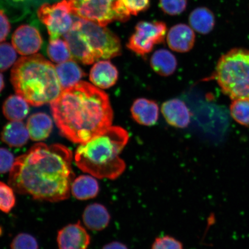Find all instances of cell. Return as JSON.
<instances>
[{
	"label": "cell",
	"instance_id": "cell-10",
	"mask_svg": "<svg viewBox=\"0 0 249 249\" xmlns=\"http://www.w3.org/2000/svg\"><path fill=\"white\" fill-rule=\"evenodd\" d=\"M12 43L16 51L22 55H30L38 52L42 45L39 31L29 25H22L12 35Z\"/></svg>",
	"mask_w": 249,
	"mask_h": 249
},
{
	"label": "cell",
	"instance_id": "cell-2",
	"mask_svg": "<svg viewBox=\"0 0 249 249\" xmlns=\"http://www.w3.org/2000/svg\"><path fill=\"white\" fill-rule=\"evenodd\" d=\"M51 109L61 135L81 144L107 131L113 121L108 95L83 81L62 90Z\"/></svg>",
	"mask_w": 249,
	"mask_h": 249
},
{
	"label": "cell",
	"instance_id": "cell-9",
	"mask_svg": "<svg viewBox=\"0 0 249 249\" xmlns=\"http://www.w3.org/2000/svg\"><path fill=\"white\" fill-rule=\"evenodd\" d=\"M167 27L161 21H141L136 26L127 47L136 54L145 55L150 53L155 45L164 41Z\"/></svg>",
	"mask_w": 249,
	"mask_h": 249
},
{
	"label": "cell",
	"instance_id": "cell-24",
	"mask_svg": "<svg viewBox=\"0 0 249 249\" xmlns=\"http://www.w3.org/2000/svg\"><path fill=\"white\" fill-rule=\"evenodd\" d=\"M3 113L8 120L20 121L29 114V106L27 102L18 95H13L6 99L2 107Z\"/></svg>",
	"mask_w": 249,
	"mask_h": 249
},
{
	"label": "cell",
	"instance_id": "cell-7",
	"mask_svg": "<svg viewBox=\"0 0 249 249\" xmlns=\"http://www.w3.org/2000/svg\"><path fill=\"white\" fill-rule=\"evenodd\" d=\"M73 24L82 31L96 60H107L120 55L121 42L116 34L105 26L77 18Z\"/></svg>",
	"mask_w": 249,
	"mask_h": 249
},
{
	"label": "cell",
	"instance_id": "cell-36",
	"mask_svg": "<svg viewBox=\"0 0 249 249\" xmlns=\"http://www.w3.org/2000/svg\"><path fill=\"white\" fill-rule=\"evenodd\" d=\"M5 86L4 77H3L2 74L0 73V92L2 91V89H4Z\"/></svg>",
	"mask_w": 249,
	"mask_h": 249
},
{
	"label": "cell",
	"instance_id": "cell-26",
	"mask_svg": "<svg viewBox=\"0 0 249 249\" xmlns=\"http://www.w3.org/2000/svg\"><path fill=\"white\" fill-rule=\"evenodd\" d=\"M230 113L236 122L249 126V99L233 100L230 106Z\"/></svg>",
	"mask_w": 249,
	"mask_h": 249
},
{
	"label": "cell",
	"instance_id": "cell-20",
	"mask_svg": "<svg viewBox=\"0 0 249 249\" xmlns=\"http://www.w3.org/2000/svg\"><path fill=\"white\" fill-rule=\"evenodd\" d=\"M72 60L58 64L55 67L62 90L76 85L82 77L86 76L82 68Z\"/></svg>",
	"mask_w": 249,
	"mask_h": 249
},
{
	"label": "cell",
	"instance_id": "cell-28",
	"mask_svg": "<svg viewBox=\"0 0 249 249\" xmlns=\"http://www.w3.org/2000/svg\"><path fill=\"white\" fill-rule=\"evenodd\" d=\"M14 191L10 185L0 181V210L4 213H9L15 206Z\"/></svg>",
	"mask_w": 249,
	"mask_h": 249
},
{
	"label": "cell",
	"instance_id": "cell-37",
	"mask_svg": "<svg viewBox=\"0 0 249 249\" xmlns=\"http://www.w3.org/2000/svg\"><path fill=\"white\" fill-rule=\"evenodd\" d=\"M15 1H18V2H23L24 1H27V0H14Z\"/></svg>",
	"mask_w": 249,
	"mask_h": 249
},
{
	"label": "cell",
	"instance_id": "cell-6",
	"mask_svg": "<svg viewBox=\"0 0 249 249\" xmlns=\"http://www.w3.org/2000/svg\"><path fill=\"white\" fill-rule=\"evenodd\" d=\"M74 17L107 26L114 21H126L130 14L120 0H64Z\"/></svg>",
	"mask_w": 249,
	"mask_h": 249
},
{
	"label": "cell",
	"instance_id": "cell-19",
	"mask_svg": "<svg viewBox=\"0 0 249 249\" xmlns=\"http://www.w3.org/2000/svg\"><path fill=\"white\" fill-rule=\"evenodd\" d=\"M83 219L87 228L93 231H101L108 226L110 216L107 208L101 204L95 203L86 208Z\"/></svg>",
	"mask_w": 249,
	"mask_h": 249
},
{
	"label": "cell",
	"instance_id": "cell-15",
	"mask_svg": "<svg viewBox=\"0 0 249 249\" xmlns=\"http://www.w3.org/2000/svg\"><path fill=\"white\" fill-rule=\"evenodd\" d=\"M118 79V70L109 61L96 62L90 71V80L96 87L102 89L110 88L117 83Z\"/></svg>",
	"mask_w": 249,
	"mask_h": 249
},
{
	"label": "cell",
	"instance_id": "cell-13",
	"mask_svg": "<svg viewBox=\"0 0 249 249\" xmlns=\"http://www.w3.org/2000/svg\"><path fill=\"white\" fill-rule=\"evenodd\" d=\"M195 34L191 27L184 24H178L171 28L167 36L170 48L179 53L188 52L195 42Z\"/></svg>",
	"mask_w": 249,
	"mask_h": 249
},
{
	"label": "cell",
	"instance_id": "cell-18",
	"mask_svg": "<svg viewBox=\"0 0 249 249\" xmlns=\"http://www.w3.org/2000/svg\"><path fill=\"white\" fill-rule=\"evenodd\" d=\"M30 138L27 126L21 121H11L3 128L1 134L2 141L11 147H23Z\"/></svg>",
	"mask_w": 249,
	"mask_h": 249
},
{
	"label": "cell",
	"instance_id": "cell-29",
	"mask_svg": "<svg viewBox=\"0 0 249 249\" xmlns=\"http://www.w3.org/2000/svg\"><path fill=\"white\" fill-rule=\"evenodd\" d=\"M11 249H38V242L34 236L28 233H20L14 239Z\"/></svg>",
	"mask_w": 249,
	"mask_h": 249
},
{
	"label": "cell",
	"instance_id": "cell-21",
	"mask_svg": "<svg viewBox=\"0 0 249 249\" xmlns=\"http://www.w3.org/2000/svg\"><path fill=\"white\" fill-rule=\"evenodd\" d=\"M99 191L98 182L94 177L91 175L80 176L71 183V194L78 200H86L94 198Z\"/></svg>",
	"mask_w": 249,
	"mask_h": 249
},
{
	"label": "cell",
	"instance_id": "cell-1",
	"mask_svg": "<svg viewBox=\"0 0 249 249\" xmlns=\"http://www.w3.org/2000/svg\"><path fill=\"white\" fill-rule=\"evenodd\" d=\"M72 160V152L65 146L38 143L15 159L9 185L18 194L36 200H66L74 178Z\"/></svg>",
	"mask_w": 249,
	"mask_h": 249
},
{
	"label": "cell",
	"instance_id": "cell-22",
	"mask_svg": "<svg viewBox=\"0 0 249 249\" xmlns=\"http://www.w3.org/2000/svg\"><path fill=\"white\" fill-rule=\"evenodd\" d=\"M152 69L161 76H168L174 73L177 67L175 56L166 49L158 50L151 59Z\"/></svg>",
	"mask_w": 249,
	"mask_h": 249
},
{
	"label": "cell",
	"instance_id": "cell-4",
	"mask_svg": "<svg viewBox=\"0 0 249 249\" xmlns=\"http://www.w3.org/2000/svg\"><path fill=\"white\" fill-rule=\"evenodd\" d=\"M11 81L16 93L34 107L51 104L62 91L55 67L39 54L18 59Z\"/></svg>",
	"mask_w": 249,
	"mask_h": 249
},
{
	"label": "cell",
	"instance_id": "cell-33",
	"mask_svg": "<svg viewBox=\"0 0 249 249\" xmlns=\"http://www.w3.org/2000/svg\"><path fill=\"white\" fill-rule=\"evenodd\" d=\"M152 249H183L182 245L176 239L169 236L156 239Z\"/></svg>",
	"mask_w": 249,
	"mask_h": 249
},
{
	"label": "cell",
	"instance_id": "cell-31",
	"mask_svg": "<svg viewBox=\"0 0 249 249\" xmlns=\"http://www.w3.org/2000/svg\"><path fill=\"white\" fill-rule=\"evenodd\" d=\"M130 15H136L147 9L149 0H120Z\"/></svg>",
	"mask_w": 249,
	"mask_h": 249
},
{
	"label": "cell",
	"instance_id": "cell-23",
	"mask_svg": "<svg viewBox=\"0 0 249 249\" xmlns=\"http://www.w3.org/2000/svg\"><path fill=\"white\" fill-rule=\"evenodd\" d=\"M189 21L193 29L202 34L211 32L215 24V18L213 12L205 7H199L193 11L189 16Z\"/></svg>",
	"mask_w": 249,
	"mask_h": 249
},
{
	"label": "cell",
	"instance_id": "cell-5",
	"mask_svg": "<svg viewBox=\"0 0 249 249\" xmlns=\"http://www.w3.org/2000/svg\"><path fill=\"white\" fill-rule=\"evenodd\" d=\"M214 77L232 100L249 99V51L236 48L220 57Z\"/></svg>",
	"mask_w": 249,
	"mask_h": 249
},
{
	"label": "cell",
	"instance_id": "cell-25",
	"mask_svg": "<svg viewBox=\"0 0 249 249\" xmlns=\"http://www.w3.org/2000/svg\"><path fill=\"white\" fill-rule=\"evenodd\" d=\"M47 53L52 61L61 64L73 60V55L65 40L60 38L50 41Z\"/></svg>",
	"mask_w": 249,
	"mask_h": 249
},
{
	"label": "cell",
	"instance_id": "cell-11",
	"mask_svg": "<svg viewBox=\"0 0 249 249\" xmlns=\"http://www.w3.org/2000/svg\"><path fill=\"white\" fill-rule=\"evenodd\" d=\"M63 37L69 46L73 58L85 65H91L97 61L85 35L79 28L73 24L71 29L65 34Z\"/></svg>",
	"mask_w": 249,
	"mask_h": 249
},
{
	"label": "cell",
	"instance_id": "cell-16",
	"mask_svg": "<svg viewBox=\"0 0 249 249\" xmlns=\"http://www.w3.org/2000/svg\"><path fill=\"white\" fill-rule=\"evenodd\" d=\"M133 119L142 125L151 126L157 122L159 107L157 103L145 98H139L134 102L131 107Z\"/></svg>",
	"mask_w": 249,
	"mask_h": 249
},
{
	"label": "cell",
	"instance_id": "cell-14",
	"mask_svg": "<svg viewBox=\"0 0 249 249\" xmlns=\"http://www.w3.org/2000/svg\"><path fill=\"white\" fill-rule=\"evenodd\" d=\"M161 112L168 124L178 128L188 126L191 120L189 108L184 102L178 99L164 102L161 107Z\"/></svg>",
	"mask_w": 249,
	"mask_h": 249
},
{
	"label": "cell",
	"instance_id": "cell-34",
	"mask_svg": "<svg viewBox=\"0 0 249 249\" xmlns=\"http://www.w3.org/2000/svg\"><path fill=\"white\" fill-rule=\"evenodd\" d=\"M11 31V24L4 11L0 10V42L7 39Z\"/></svg>",
	"mask_w": 249,
	"mask_h": 249
},
{
	"label": "cell",
	"instance_id": "cell-12",
	"mask_svg": "<svg viewBox=\"0 0 249 249\" xmlns=\"http://www.w3.org/2000/svg\"><path fill=\"white\" fill-rule=\"evenodd\" d=\"M90 236L80 222L64 227L58 232V249H87Z\"/></svg>",
	"mask_w": 249,
	"mask_h": 249
},
{
	"label": "cell",
	"instance_id": "cell-30",
	"mask_svg": "<svg viewBox=\"0 0 249 249\" xmlns=\"http://www.w3.org/2000/svg\"><path fill=\"white\" fill-rule=\"evenodd\" d=\"M188 0H160V6L165 13L178 15L185 10Z\"/></svg>",
	"mask_w": 249,
	"mask_h": 249
},
{
	"label": "cell",
	"instance_id": "cell-27",
	"mask_svg": "<svg viewBox=\"0 0 249 249\" xmlns=\"http://www.w3.org/2000/svg\"><path fill=\"white\" fill-rule=\"evenodd\" d=\"M16 50L8 43H0V71H7L15 63Z\"/></svg>",
	"mask_w": 249,
	"mask_h": 249
},
{
	"label": "cell",
	"instance_id": "cell-35",
	"mask_svg": "<svg viewBox=\"0 0 249 249\" xmlns=\"http://www.w3.org/2000/svg\"><path fill=\"white\" fill-rule=\"evenodd\" d=\"M102 249H127L125 245L120 242H114L105 246Z\"/></svg>",
	"mask_w": 249,
	"mask_h": 249
},
{
	"label": "cell",
	"instance_id": "cell-3",
	"mask_svg": "<svg viewBox=\"0 0 249 249\" xmlns=\"http://www.w3.org/2000/svg\"><path fill=\"white\" fill-rule=\"evenodd\" d=\"M128 140L126 130L110 126L102 135L77 148L74 155L77 166L95 178H117L125 169V163L120 155Z\"/></svg>",
	"mask_w": 249,
	"mask_h": 249
},
{
	"label": "cell",
	"instance_id": "cell-17",
	"mask_svg": "<svg viewBox=\"0 0 249 249\" xmlns=\"http://www.w3.org/2000/svg\"><path fill=\"white\" fill-rule=\"evenodd\" d=\"M53 121L48 114L38 113L31 115L28 119L27 128L29 136L33 141L45 140L52 131Z\"/></svg>",
	"mask_w": 249,
	"mask_h": 249
},
{
	"label": "cell",
	"instance_id": "cell-8",
	"mask_svg": "<svg viewBox=\"0 0 249 249\" xmlns=\"http://www.w3.org/2000/svg\"><path fill=\"white\" fill-rule=\"evenodd\" d=\"M37 14L48 29L51 41L60 38L73 26V15L64 0L53 4L46 3L42 5Z\"/></svg>",
	"mask_w": 249,
	"mask_h": 249
},
{
	"label": "cell",
	"instance_id": "cell-32",
	"mask_svg": "<svg viewBox=\"0 0 249 249\" xmlns=\"http://www.w3.org/2000/svg\"><path fill=\"white\" fill-rule=\"evenodd\" d=\"M15 161L14 156L10 151L7 149L0 148V174L11 171Z\"/></svg>",
	"mask_w": 249,
	"mask_h": 249
}]
</instances>
